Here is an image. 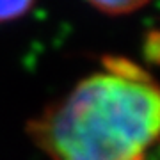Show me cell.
<instances>
[{
  "mask_svg": "<svg viewBox=\"0 0 160 160\" xmlns=\"http://www.w3.org/2000/svg\"><path fill=\"white\" fill-rule=\"evenodd\" d=\"M86 2L107 14H128L146 6L149 0H86Z\"/></svg>",
  "mask_w": 160,
  "mask_h": 160,
  "instance_id": "2",
  "label": "cell"
},
{
  "mask_svg": "<svg viewBox=\"0 0 160 160\" xmlns=\"http://www.w3.org/2000/svg\"><path fill=\"white\" fill-rule=\"evenodd\" d=\"M160 125L151 77L94 73L29 123L50 160H148Z\"/></svg>",
  "mask_w": 160,
  "mask_h": 160,
  "instance_id": "1",
  "label": "cell"
},
{
  "mask_svg": "<svg viewBox=\"0 0 160 160\" xmlns=\"http://www.w3.org/2000/svg\"><path fill=\"white\" fill-rule=\"evenodd\" d=\"M34 4L36 0H0V23L22 18Z\"/></svg>",
  "mask_w": 160,
  "mask_h": 160,
  "instance_id": "3",
  "label": "cell"
},
{
  "mask_svg": "<svg viewBox=\"0 0 160 160\" xmlns=\"http://www.w3.org/2000/svg\"><path fill=\"white\" fill-rule=\"evenodd\" d=\"M144 55L149 62H157L158 61V36L157 32H151V34L146 38V46H144Z\"/></svg>",
  "mask_w": 160,
  "mask_h": 160,
  "instance_id": "4",
  "label": "cell"
}]
</instances>
